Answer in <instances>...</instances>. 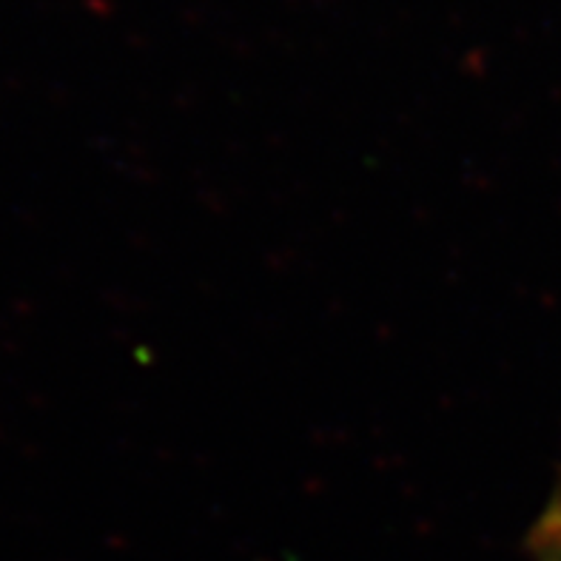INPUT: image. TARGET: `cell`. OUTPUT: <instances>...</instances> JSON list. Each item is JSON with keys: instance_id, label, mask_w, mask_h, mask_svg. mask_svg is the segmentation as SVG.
Here are the masks:
<instances>
[{"instance_id": "obj_1", "label": "cell", "mask_w": 561, "mask_h": 561, "mask_svg": "<svg viewBox=\"0 0 561 561\" xmlns=\"http://www.w3.org/2000/svg\"><path fill=\"white\" fill-rule=\"evenodd\" d=\"M530 548L536 550L539 561H561V491L556 493L539 525L534 527Z\"/></svg>"}]
</instances>
